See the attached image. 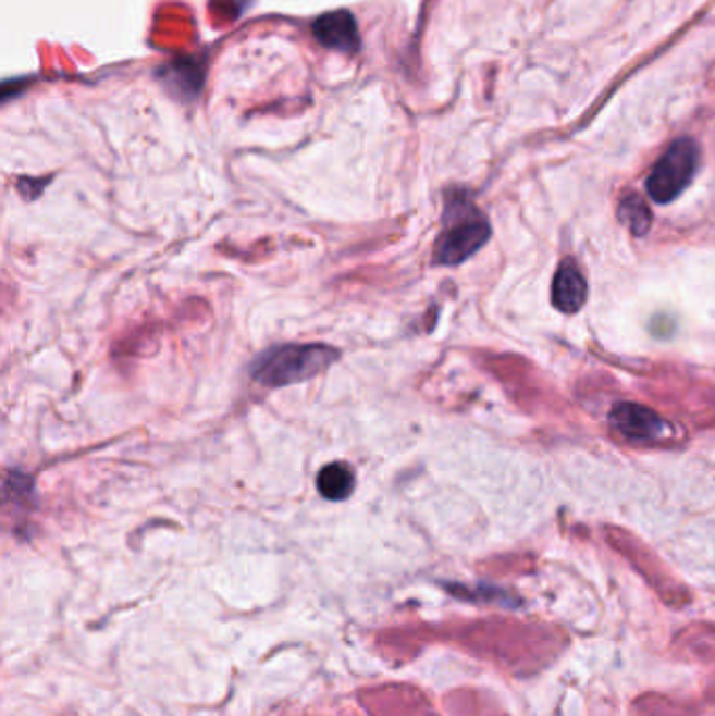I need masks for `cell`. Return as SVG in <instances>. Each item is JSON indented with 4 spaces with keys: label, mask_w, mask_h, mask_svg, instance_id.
Masks as SVG:
<instances>
[{
    "label": "cell",
    "mask_w": 715,
    "mask_h": 716,
    "mask_svg": "<svg viewBox=\"0 0 715 716\" xmlns=\"http://www.w3.org/2000/svg\"><path fill=\"white\" fill-rule=\"evenodd\" d=\"M317 489L330 501H344L355 491V473L346 464H330L319 471Z\"/></svg>",
    "instance_id": "obj_7"
},
{
    "label": "cell",
    "mask_w": 715,
    "mask_h": 716,
    "mask_svg": "<svg viewBox=\"0 0 715 716\" xmlns=\"http://www.w3.org/2000/svg\"><path fill=\"white\" fill-rule=\"evenodd\" d=\"M491 235L485 217L464 194L449 195L445 210V226L434 244V262L454 267L483 248Z\"/></svg>",
    "instance_id": "obj_2"
},
{
    "label": "cell",
    "mask_w": 715,
    "mask_h": 716,
    "mask_svg": "<svg viewBox=\"0 0 715 716\" xmlns=\"http://www.w3.org/2000/svg\"><path fill=\"white\" fill-rule=\"evenodd\" d=\"M611 423L630 441H657L665 434V421L649 407L621 403L613 409Z\"/></svg>",
    "instance_id": "obj_5"
},
{
    "label": "cell",
    "mask_w": 715,
    "mask_h": 716,
    "mask_svg": "<svg viewBox=\"0 0 715 716\" xmlns=\"http://www.w3.org/2000/svg\"><path fill=\"white\" fill-rule=\"evenodd\" d=\"M317 40L334 51L353 55L359 49V29L357 20L350 11H330L319 15L313 22Z\"/></svg>",
    "instance_id": "obj_4"
},
{
    "label": "cell",
    "mask_w": 715,
    "mask_h": 716,
    "mask_svg": "<svg viewBox=\"0 0 715 716\" xmlns=\"http://www.w3.org/2000/svg\"><path fill=\"white\" fill-rule=\"evenodd\" d=\"M585 300H588L585 279L572 260H565L558 267L554 283H552V303L558 310L572 314L579 308H583Z\"/></svg>",
    "instance_id": "obj_6"
},
{
    "label": "cell",
    "mask_w": 715,
    "mask_h": 716,
    "mask_svg": "<svg viewBox=\"0 0 715 716\" xmlns=\"http://www.w3.org/2000/svg\"><path fill=\"white\" fill-rule=\"evenodd\" d=\"M338 360V350L325 344H284L255 360L252 380L264 387H284L313 380Z\"/></svg>",
    "instance_id": "obj_1"
},
{
    "label": "cell",
    "mask_w": 715,
    "mask_h": 716,
    "mask_svg": "<svg viewBox=\"0 0 715 716\" xmlns=\"http://www.w3.org/2000/svg\"><path fill=\"white\" fill-rule=\"evenodd\" d=\"M619 219L636 237H642L651 229L653 214H651V208L646 206V201L640 195H630L619 206Z\"/></svg>",
    "instance_id": "obj_8"
},
{
    "label": "cell",
    "mask_w": 715,
    "mask_h": 716,
    "mask_svg": "<svg viewBox=\"0 0 715 716\" xmlns=\"http://www.w3.org/2000/svg\"><path fill=\"white\" fill-rule=\"evenodd\" d=\"M699 168V147L692 138H678L661 156L651 176L646 178V192L657 203H669L692 183Z\"/></svg>",
    "instance_id": "obj_3"
}]
</instances>
